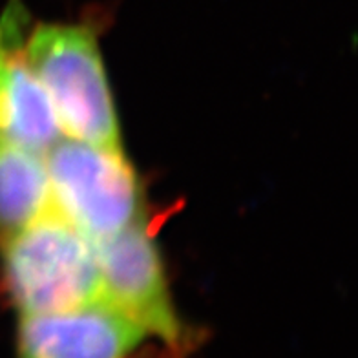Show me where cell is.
Instances as JSON below:
<instances>
[{
  "label": "cell",
  "instance_id": "6da1fadb",
  "mask_svg": "<svg viewBox=\"0 0 358 358\" xmlns=\"http://www.w3.org/2000/svg\"><path fill=\"white\" fill-rule=\"evenodd\" d=\"M0 249L6 292L20 316L103 300L97 249L53 205Z\"/></svg>",
  "mask_w": 358,
  "mask_h": 358
},
{
  "label": "cell",
  "instance_id": "7a4b0ae2",
  "mask_svg": "<svg viewBox=\"0 0 358 358\" xmlns=\"http://www.w3.org/2000/svg\"><path fill=\"white\" fill-rule=\"evenodd\" d=\"M24 52L62 134L121 148L117 113L94 24H37L26 35Z\"/></svg>",
  "mask_w": 358,
  "mask_h": 358
},
{
  "label": "cell",
  "instance_id": "3957f363",
  "mask_svg": "<svg viewBox=\"0 0 358 358\" xmlns=\"http://www.w3.org/2000/svg\"><path fill=\"white\" fill-rule=\"evenodd\" d=\"M52 205L94 245L143 220V194L123 148L61 137L44 154Z\"/></svg>",
  "mask_w": 358,
  "mask_h": 358
},
{
  "label": "cell",
  "instance_id": "277c9868",
  "mask_svg": "<svg viewBox=\"0 0 358 358\" xmlns=\"http://www.w3.org/2000/svg\"><path fill=\"white\" fill-rule=\"evenodd\" d=\"M97 249L103 300L139 324L170 348L187 344V329L179 320L159 249L143 220Z\"/></svg>",
  "mask_w": 358,
  "mask_h": 358
},
{
  "label": "cell",
  "instance_id": "5b68a950",
  "mask_svg": "<svg viewBox=\"0 0 358 358\" xmlns=\"http://www.w3.org/2000/svg\"><path fill=\"white\" fill-rule=\"evenodd\" d=\"M148 336L141 325L101 300L20 316L17 358H134Z\"/></svg>",
  "mask_w": 358,
  "mask_h": 358
},
{
  "label": "cell",
  "instance_id": "8992f818",
  "mask_svg": "<svg viewBox=\"0 0 358 358\" xmlns=\"http://www.w3.org/2000/svg\"><path fill=\"white\" fill-rule=\"evenodd\" d=\"M28 24L22 0H10L0 13V136L44 156L64 134L26 59Z\"/></svg>",
  "mask_w": 358,
  "mask_h": 358
},
{
  "label": "cell",
  "instance_id": "52a82bcc",
  "mask_svg": "<svg viewBox=\"0 0 358 358\" xmlns=\"http://www.w3.org/2000/svg\"><path fill=\"white\" fill-rule=\"evenodd\" d=\"M52 207L43 154L0 136V243Z\"/></svg>",
  "mask_w": 358,
  "mask_h": 358
}]
</instances>
